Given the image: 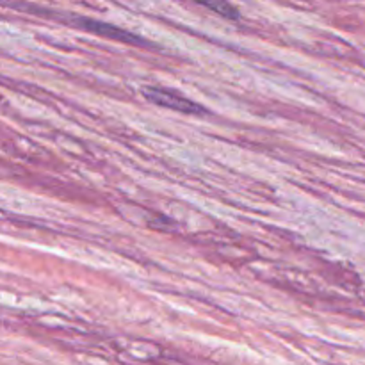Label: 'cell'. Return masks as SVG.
<instances>
[{"instance_id": "1", "label": "cell", "mask_w": 365, "mask_h": 365, "mask_svg": "<svg viewBox=\"0 0 365 365\" xmlns=\"http://www.w3.org/2000/svg\"><path fill=\"white\" fill-rule=\"evenodd\" d=\"M70 24L77 25V27H81L82 31H88V32H93V34L102 36V38L116 39V41H123V43H128V45H135V46H148V41H146V39L139 38L138 34H132V32L123 31V29L120 27H114V25L106 24V21H98L86 16H70Z\"/></svg>"}, {"instance_id": "2", "label": "cell", "mask_w": 365, "mask_h": 365, "mask_svg": "<svg viewBox=\"0 0 365 365\" xmlns=\"http://www.w3.org/2000/svg\"><path fill=\"white\" fill-rule=\"evenodd\" d=\"M143 95L146 96V100H150L152 103H157L160 107H166V109L178 110V113L184 114H200L205 113L202 106H198L192 100L185 98V96L178 95L175 91H168V89L160 88H145L143 89Z\"/></svg>"}, {"instance_id": "3", "label": "cell", "mask_w": 365, "mask_h": 365, "mask_svg": "<svg viewBox=\"0 0 365 365\" xmlns=\"http://www.w3.org/2000/svg\"><path fill=\"white\" fill-rule=\"evenodd\" d=\"M202 6L209 7V9L216 11V13H220L221 16H227V18H232V20H237V9H235L234 6H230V4L227 2H220V0H214V2H202Z\"/></svg>"}]
</instances>
